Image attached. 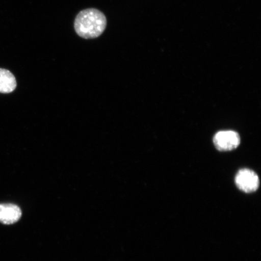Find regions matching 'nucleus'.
Listing matches in <instances>:
<instances>
[{"instance_id":"f257e3e1","label":"nucleus","mask_w":261,"mask_h":261,"mask_svg":"<svg viewBox=\"0 0 261 261\" xmlns=\"http://www.w3.org/2000/svg\"><path fill=\"white\" fill-rule=\"evenodd\" d=\"M107 18L96 9H87L77 14L74 21V30L80 37L85 39L99 37L105 31Z\"/></svg>"},{"instance_id":"f03ea898","label":"nucleus","mask_w":261,"mask_h":261,"mask_svg":"<svg viewBox=\"0 0 261 261\" xmlns=\"http://www.w3.org/2000/svg\"><path fill=\"white\" fill-rule=\"evenodd\" d=\"M213 142L218 151H228L239 146L241 138L239 134L234 130H221L214 136Z\"/></svg>"},{"instance_id":"7ed1b4c3","label":"nucleus","mask_w":261,"mask_h":261,"mask_svg":"<svg viewBox=\"0 0 261 261\" xmlns=\"http://www.w3.org/2000/svg\"><path fill=\"white\" fill-rule=\"evenodd\" d=\"M234 181L237 187L246 193L255 192L259 186L258 176L249 169H243L238 171Z\"/></svg>"},{"instance_id":"20e7f679","label":"nucleus","mask_w":261,"mask_h":261,"mask_svg":"<svg viewBox=\"0 0 261 261\" xmlns=\"http://www.w3.org/2000/svg\"><path fill=\"white\" fill-rule=\"evenodd\" d=\"M22 216L21 208L11 204H0V223L6 225L13 224L18 222Z\"/></svg>"},{"instance_id":"39448f33","label":"nucleus","mask_w":261,"mask_h":261,"mask_svg":"<svg viewBox=\"0 0 261 261\" xmlns=\"http://www.w3.org/2000/svg\"><path fill=\"white\" fill-rule=\"evenodd\" d=\"M16 87V81L11 71L0 68V93H10Z\"/></svg>"}]
</instances>
